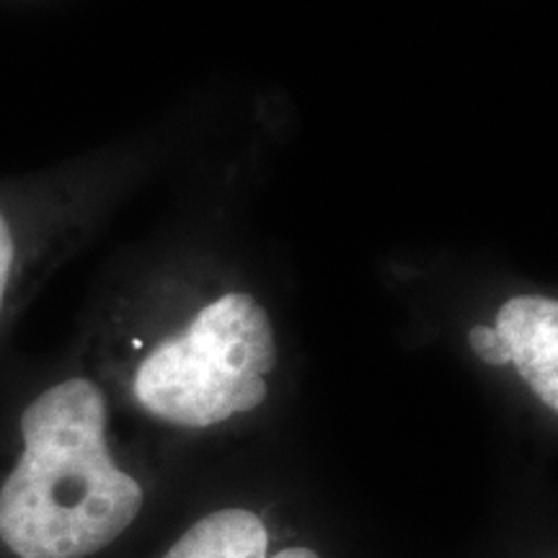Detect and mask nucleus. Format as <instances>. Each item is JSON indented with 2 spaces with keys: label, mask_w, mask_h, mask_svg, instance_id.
Instances as JSON below:
<instances>
[{
  "label": "nucleus",
  "mask_w": 558,
  "mask_h": 558,
  "mask_svg": "<svg viewBox=\"0 0 558 558\" xmlns=\"http://www.w3.org/2000/svg\"><path fill=\"white\" fill-rule=\"evenodd\" d=\"M163 558H320L311 548L269 556V533L248 509H220L192 525Z\"/></svg>",
  "instance_id": "obj_4"
},
{
  "label": "nucleus",
  "mask_w": 558,
  "mask_h": 558,
  "mask_svg": "<svg viewBox=\"0 0 558 558\" xmlns=\"http://www.w3.org/2000/svg\"><path fill=\"white\" fill-rule=\"evenodd\" d=\"M469 344L486 365H509V352L505 341L492 326H473L469 333Z\"/></svg>",
  "instance_id": "obj_5"
},
{
  "label": "nucleus",
  "mask_w": 558,
  "mask_h": 558,
  "mask_svg": "<svg viewBox=\"0 0 558 558\" xmlns=\"http://www.w3.org/2000/svg\"><path fill=\"white\" fill-rule=\"evenodd\" d=\"M494 331L509 362L548 409H558V303L546 295H518L497 313Z\"/></svg>",
  "instance_id": "obj_3"
},
{
  "label": "nucleus",
  "mask_w": 558,
  "mask_h": 558,
  "mask_svg": "<svg viewBox=\"0 0 558 558\" xmlns=\"http://www.w3.org/2000/svg\"><path fill=\"white\" fill-rule=\"evenodd\" d=\"M16 439L0 473V558H90L135 522L143 486L111 456L109 401L94 378L32 393Z\"/></svg>",
  "instance_id": "obj_1"
},
{
  "label": "nucleus",
  "mask_w": 558,
  "mask_h": 558,
  "mask_svg": "<svg viewBox=\"0 0 558 558\" xmlns=\"http://www.w3.org/2000/svg\"><path fill=\"white\" fill-rule=\"evenodd\" d=\"M277 365L269 313L246 292L202 308L181 337L163 341L137 367L140 407L179 427H209L262 407L264 375Z\"/></svg>",
  "instance_id": "obj_2"
}]
</instances>
